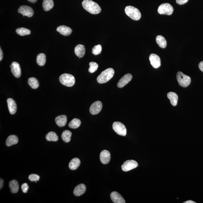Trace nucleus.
I'll return each instance as SVG.
<instances>
[{
	"label": "nucleus",
	"instance_id": "f257e3e1",
	"mask_svg": "<svg viewBox=\"0 0 203 203\" xmlns=\"http://www.w3.org/2000/svg\"><path fill=\"white\" fill-rule=\"evenodd\" d=\"M82 6L85 10L92 14H98L101 11V8L98 3L91 0H84Z\"/></svg>",
	"mask_w": 203,
	"mask_h": 203
},
{
	"label": "nucleus",
	"instance_id": "f03ea898",
	"mask_svg": "<svg viewBox=\"0 0 203 203\" xmlns=\"http://www.w3.org/2000/svg\"><path fill=\"white\" fill-rule=\"evenodd\" d=\"M114 70L112 68H108L104 70L97 78V81L99 84H103L107 82L112 78L114 76Z\"/></svg>",
	"mask_w": 203,
	"mask_h": 203
},
{
	"label": "nucleus",
	"instance_id": "7ed1b4c3",
	"mask_svg": "<svg viewBox=\"0 0 203 203\" xmlns=\"http://www.w3.org/2000/svg\"><path fill=\"white\" fill-rule=\"evenodd\" d=\"M126 15L133 20H138L141 18L142 15L137 8L133 6H128L125 8Z\"/></svg>",
	"mask_w": 203,
	"mask_h": 203
},
{
	"label": "nucleus",
	"instance_id": "20e7f679",
	"mask_svg": "<svg viewBox=\"0 0 203 203\" xmlns=\"http://www.w3.org/2000/svg\"><path fill=\"white\" fill-rule=\"evenodd\" d=\"M60 81L62 85L68 87H71L75 84V80L72 74H65L60 76Z\"/></svg>",
	"mask_w": 203,
	"mask_h": 203
},
{
	"label": "nucleus",
	"instance_id": "39448f33",
	"mask_svg": "<svg viewBox=\"0 0 203 203\" xmlns=\"http://www.w3.org/2000/svg\"><path fill=\"white\" fill-rule=\"evenodd\" d=\"M176 78L179 84L182 87H186L190 84L191 81L190 78L181 72H178L177 73Z\"/></svg>",
	"mask_w": 203,
	"mask_h": 203
},
{
	"label": "nucleus",
	"instance_id": "423d86ee",
	"mask_svg": "<svg viewBox=\"0 0 203 203\" xmlns=\"http://www.w3.org/2000/svg\"><path fill=\"white\" fill-rule=\"evenodd\" d=\"M173 11V6L169 3H164L159 6L158 12L159 14L171 15Z\"/></svg>",
	"mask_w": 203,
	"mask_h": 203
},
{
	"label": "nucleus",
	"instance_id": "0eeeda50",
	"mask_svg": "<svg viewBox=\"0 0 203 203\" xmlns=\"http://www.w3.org/2000/svg\"><path fill=\"white\" fill-rule=\"evenodd\" d=\"M112 128L117 134L125 136L126 135L125 126L122 123L118 121L114 122L112 125Z\"/></svg>",
	"mask_w": 203,
	"mask_h": 203
},
{
	"label": "nucleus",
	"instance_id": "6e6552de",
	"mask_svg": "<svg viewBox=\"0 0 203 203\" xmlns=\"http://www.w3.org/2000/svg\"><path fill=\"white\" fill-rule=\"evenodd\" d=\"M138 166L137 162L133 160H127L121 166V169L124 171H128L135 169Z\"/></svg>",
	"mask_w": 203,
	"mask_h": 203
},
{
	"label": "nucleus",
	"instance_id": "1a4fd4ad",
	"mask_svg": "<svg viewBox=\"0 0 203 203\" xmlns=\"http://www.w3.org/2000/svg\"><path fill=\"white\" fill-rule=\"evenodd\" d=\"M19 13L21 14L23 16L31 17L33 16L34 14L33 10L30 6H20L18 10Z\"/></svg>",
	"mask_w": 203,
	"mask_h": 203
},
{
	"label": "nucleus",
	"instance_id": "9d476101",
	"mask_svg": "<svg viewBox=\"0 0 203 203\" xmlns=\"http://www.w3.org/2000/svg\"><path fill=\"white\" fill-rule=\"evenodd\" d=\"M102 104L101 102L97 101L94 102L90 107V112L92 115H96L99 113L102 109Z\"/></svg>",
	"mask_w": 203,
	"mask_h": 203
},
{
	"label": "nucleus",
	"instance_id": "9b49d317",
	"mask_svg": "<svg viewBox=\"0 0 203 203\" xmlns=\"http://www.w3.org/2000/svg\"><path fill=\"white\" fill-rule=\"evenodd\" d=\"M149 59L151 65L154 68L157 69L160 66V58L158 55L152 53L150 55Z\"/></svg>",
	"mask_w": 203,
	"mask_h": 203
},
{
	"label": "nucleus",
	"instance_id": "f8f14e48",
	"mask_svg": "<svg viewBox=\"0 0 203 203\" xmlns=\"http://www.w3.org/2000/svg\"><path fill=\"white\" fill-rule=\"evenodd\" d=\"M11 68V71L13 75L15 78H19L21 74V70L20 65L16 62H12L11 65L10 66Z\"/></svg>",
	"mask_w": 203,
	"mask_h": 203
},
{
	"label": "nucleus",
	"instance_id": "ddd939ff",
	"mask_svg": "<svg viewBox=\"0 0 203 203\" xmlns=\"http://www.w3.org/2000/svg\"><path fill=\"white\" fill-rule=\"evenodd\" d=\"M133 76L131 74H126L121 78L117 83L118 87L121 88L124 87L132 79Z\"/></svg>",
	"mask_w": 203,
	"mask_h": 203
},
{
	"label": "nucleus",
	"instance_id": "4468645a",
	"mask_svg": "<svg viewBox=\"0 0 203 203\" xmlns=\"http://www.w3.org/2000/svg\"><path fill=\"white\" fill-rule=\"evenodd\" d=\"M100 161L102 164H106L110 162L111 159L110 152L107 150H103L100 153Z\"/></svg>",
	"mask_w": 203,
	"mask_h": 203
},
{
	"label": "nucleus",
	"instance_id": "2eb2a0df",
	"mask_svg": "<svg viewBox=\"0 0 203 203\" xmlns=\"http://www.w3.org/2000/svg\"><path fill=\"white\" fill-rule=\"evenodd\" d=\"M111 199L114 203H125L124 200L120 194L116 192H112L110 195Z\"/></svg>",
	"mask_w": 203,
	"mask_h": 203
},
{
	"label": "nucleus",
	"instance_id": "dca6fc26",
	"mask_svg": "<svg viewBox=\"0 0 203 203\" xmlns=\"http://www.w3.org/2000/svg\"><path fill=\"white\" fill-rule=\"evenodd\" d=\"M57 31L62 35L67 36L70 35L72 32V29L65 25L60 26L57 27Z\"/></svg>",
	"mask_w": 203,
	"mask_h": 203
},
{
	"label": "nucleus",
	"instance_id": "f3484780",
	"mask_svg": "<svg viewBox=\"0 0 203 203\" xmlns=\"http://www.w3.org/2000/svg\"><path fill=\"white\" fill-rule=\"evenodd\" d=\"M9 111L11 114H14L16 112L17 105L14 100L12 98H8L7 100Z\"/></svg>",
	"mask_w": 203,
	"mask_h": 203
},
{
	"label": "nucleus",
	"instance_id": "a211bd4d",
	"mask_svg": "<svg viewBox=\"0 0 203 203\" xmlns=\"http://www.w3.org/2000/svg\"><path fill=\"white\" fill-rule=\"evenodd\" d=\"M86 190V185L84 184H80L74 188V195L76 197H79L84 193Z\"/></svg>",
	"mask_w": 203,
	"mask_h": 203
},
{
	"label": "nucleus",
	"instance_id": "6ab92c4d",
	"mask_svg": "<svg viewBox=\"0 0 203 203\" xmlns=\"http://www.w3.org/2000/svg\"><path fill=\"white\" fill-rule=\"evenodd\" d=\"M74 52L76 56L79 58H82L86 53V49L84 45L80 44L77 45L74 48Z\"/></svg>",
	"mask_w": 203,
	"mask_h": 203
},
{
	"label": "nucleus",
	"instance_id": "aec40b11",
	"mask_svg": "<svg viewBox=\"0 0 203 203\" xmlns=\"http://www.w3.org/2000/svg\"><path fill=\"white\" fill-rule=\"evenodd\" d=\"M55 121L58 126L60 127H64L67 124V116L65 115L58 116L55 118Z\"/></svg>",
	"mask_w": 203,
	"mask_h": 203
},
{
	"label": "nucleus",
	"instance_id": "412c9836",
	"mask_svg": "<svg viewBox=\"0 0 203 203\" xmlns=\"http://www.w3.org/2000/svg\"><path fill=\"white\" fill-rule=\"evenodd\" d=\"M18 138L16 135H12L9 136L6 141V146L10 147L16 145L18 142Z\"/></svg>",
	"mask_w": 203,
	"mask_h": 203
},
{
	"label": "nucleus",
	"instance_id": "4be33fe9",
	"mask_svg": "<svg viewBox=\"0 0 203 203\" xmlns=\"http://www.w3.org/2000/svg\"><path fill=\"white\" fill-rule=\"evenodd\" d=\"M168 99L170 100L171 104L173 106H175L177 104L178 100V96L176 94L173 92H170L167 94Z\"/></svg>",
	"mask_w": 203,
	"mask_h": 203
},
{
	"label": "nucleus",
	"instance_id": "5701e85b",
	"mask_svg": "<svg viewBox=\"0 0 203 203\" xmlns=\"http://www.w3.org/2000/svg\"><path fill=\"white\" fill-rule=\"evenodd\" d=\"M81 161L78 158H74L70 161L69 164V169L71 170L77 169L80 165Z\"/></svg>",
	"mask_w": 203,
	"mask_h": 203
},
{
	"label": "nucleus",
	"instance_id": "b1692460",
	"mask_svg": "<svg viewBox=\"0 0 203 203\" xmlns=\"http://www.w3.org/2000/svg\"><path fill=\"white\" fill-rule=\"evenodd\" d=\"M9 187L10 191L12 193H16L19 190V185L17 180H13L9 183Z\"/></svg>",
	"mask_w": 203,
	"mask_h": 203
},
{
	"label": "nucleus",
	"instance_id": "393cba45",
	"mask_svg": "<svg viewBox=\"0 0 203 203\" xmlns=\"http://www.w3.org/2000/svg\"><path fill=\"white\" fill-rule=\"evenodd\" d=\"M53 0H43V6L45 11H49L53 8Z\"/></svg>",
	"mask_w": 203,
	"mask_h": 203
},
{
	"label": "nucleus",
	"instance_id": "a878e982",
	"mask_svg": "<svg viewBox=\"0 0 203 203\" xmlns=\"http://www.w3.org/2000/svg\"><path fill=\"white\" fill-rule=\"evenodd\" d=\"M157 42L159 46L162 48H165L167 46V41L165 38L162 36H158L156 39Z\"/></svg>",
	"mask_w": 203,
	"mask_h": 203
},
{
	"label": "nucleus",
	"instance_id": "bb28decb",
	"mask_svg": "<svg viewBox=\"0 0 203 203\" xmlns=\"http://www.w3.org/2000/svg\"><path fill=\"white\" fill-rule=\"evenodd\" d=\"M72 133L69 130H65L61 134V138L62 140L66 143H68L71 140V137Z\"/></svg>",
	"mask_w": 203,
	"mask_h": 203
},
{
	"label": "nucleus",
	"instance_id": "cd10ccee",
	"mask_svg": "<svg viewBox=\"0 0 203 203\" xmlns=\"http://www.w3.org/2000/svg\"><path fill=\"white\" fill-rule=\"evenodd\" d=\"M46 62V57L44 54L41 53L37 55V62L38 65L41 66L44 65Z\"/></svg>",
	"mask_w": 203,
	"mask_h": 203
},
{
	"label": "nucleus",
	"instance_id": "c85d7f7f",
	"mask_svg": "<svg viewBox=\"0 0 203 203\" xmlns=\"http://www.w3.org/2000/svg\"><path fill=\"white\" fill-rule=\"evenodd\" d=\"M46 139L49 142H57L58 140V137L56 133L53 132H50L46 136Z\"/></svg>",
	"mask_w": 203,
	"mask_h": 203
},
{
	"label": "nucleus",
	"instance_id": "c756f323",
	"mask_svg": "<svg viewBox=\"0 0 203 203\" xmlns=\"http://www.w3.org/2000/svg\"><path fill=\"white\" fill-rule=\"evenodd\" d=\"M28 83L29 86L33 89H37L39 86V82L37 79L33 77L29 78Z\"/></svg>",
	"mask_w": 203,
	"mask_h": 203
},
{
	"label": "nucleus",
	"instance_id": "7c9ffc66",
	"mask_svg": "<svg viewBox=\"0 0 203 203\" xmlns=\"http://www.w3.org/2000/svg\"><path fill=\"white\" fill-rule=\"evenodd\" d=\"M81 124V121L79 119L74 118L69 123V126L72 129H75L79 128Z\"/></svg>",
	"mask_w": 203,
	"mask_h": 203
},
{
	"label": "nucleus",
	"instance_id": "2f4dec72",
	"mask_svg": "<svg viewBox=\"0 0 203 203\" xmlns=\"http://www.w3.org/2000/svg\"><path fill=\"white\" fill-rule=\"evenodd\" d=\"M16 32L17 34L20 36L28 35L31 33V31L29 29L24 28V27L17 28L16 30Z\"/></svg>",
	"mask_w": 203,
	"mask_h": 203
},
{
	"label": "nucleus",
	"instance_id": "473e14b6",
	"mask_svg": "<svg viewBox=\"0 0 203 203\" xmlns=\"http://www.w3.org/2000/svg\"><path fill=\"white\" fill-rule=\"evenodd\" d=\"M89 65L90 68L88 69V71L90 73H93L96 72L99 67L98 64L95 62H90Z\"/></svg>",
	"mask_w": 203,
	"mask_h": 203
},
{
	"label": "nucleus",
	"instance_id": "72a5a7b5",
	"mask_svg": "<svg viewBox=\"0 0 203 203\" xmlns=\"http://www.w3.org/2000/svg\"><path fill=\"white\" fill-rule=\"evenodd\" d=\"M102 51V47L101 45L98 44L94 47L92 50L93 54L98 55L101 53Z\"/></svg>",
	"mask_w": 203,
	"mask_h": 203
},
{
	"label": "nucleus",
	"instance_id": "f704fd0d",
	"mask_svg": "<svg viewBox=\"0 0 203 203\" xmlns=\"http://www.w3.org/2000/svg\"><path fill=\"white\" fill-rule=\"evenodd\" d=\"M40 178L39 175L34 174L29 175L28 178L29 180L31 181L36 182V183H37V182L39 180Z\"/></svg>",
	"mask_w": 203,
	"mask_h": 203
},
{
	"label": "nucleus",
	"instance_id": "c9c22d12",
	"mask_svg": "<svg viewBox=\"0 0 203 203\" xmlns=\"http://www.w3.org/2000/svg\"><path fill=\"white\" fill-rule=\"evenodd\" d=\"M21 188L23 192L24 193H27L29 188V187L27 183H25L23 184Z\"/></svg>",
	"mask_w": 203,
	"mask_h": 203
},
{
	"label": "nucleus",
	"instance_id": "e433bc0d",
	"mask_svg": "<svg viewBox=\"0 0 203 203\" xmlns=\"http://www.w3.org/2000/svg\"><path fill=\"white\" fill-rule=\"evenodd\" d=\"M188 0H176V2L179 5L185 4L188 2Z\"/></svg>",
	"mask_w": 203,
	"mask_h": 203
},
{
	"label": "nucleus",
	"instance_id": "4c0bfd02",
	"mask_svg": "<svg viewBox=\"0 0 203 203\" xmlns=\"http://www.w3.org/2000/svg\"><path fill=\"white\" fill-rule=\"evenodd\" d=\"M199 67L200 70L203 72V61H201L199 63Z\"/></svg>",
	"mask_w": 203,
	"mask_h": 203
},
{
	"label": "nucleus",
	"instance_id": "58836bf2",
	"mask_svg": "<svg viewBox=\"0 0 203 203\" xmlns=\"http://www.w3.org/2000/svg\"><path fill=\"white\" fill-rule=\"evenodd\" d=\"M3 185V180L1 178L0 180V189H1L2 188Z\"/></svg>",
	"mask_w": 203,
	"mask_h": 203
},
{
	"label": "nucleus",
	"instance_id": "ea45409f",
	"mask_svg": "<svg viewBox=\"0 0 203 203\" xmlns=\"http://www.w3.org/2000/svg\"><path fill=\"white\" fill-rule=\"evenodd\" d=\"M3 54L2 51L1 49H0V61L2 60L3 58Z\"/></svg>",
	"mask_w": 203,
	"mask_h": 203
},
{
	"label": "nucleus",
	"instance_id": "a19ab883",
	"mask_svg": "<svg viewBox=\"0 0 203 203\" xmlns=\"http://www.w3.org/2000/svg\"><path fill=\"white\" fill-rule=\"evenodd\" d=\"M184 203H196V202H194V201H192L189 200L185 201V202H184Z\"/></svg>",
	"mask_w": 203,
	"mask_h": 203
},
{
	"label": "nucleus",
	"instance_id": "79ce46f5",
	"mask_svg": "<svg viewBox=\"0 0 203 203\" xmlns=\"http://www.w3.org/2000/svg\"><path fill=\"white\" fill-rule=\"evenodd\" d=\"M29 2L32 3H35L37 1V0H27Z\"/></svg>",
	"mask_w": 203,
	"mask_h": 203
}]
</instances>
